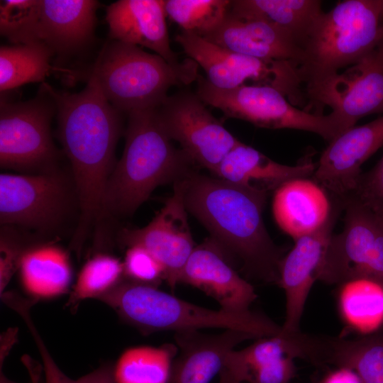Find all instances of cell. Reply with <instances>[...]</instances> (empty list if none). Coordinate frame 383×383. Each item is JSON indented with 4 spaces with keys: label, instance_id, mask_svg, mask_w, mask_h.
Segmentation results:
<instances>
[{
    "label": "cell",
    "instance_id": "1",
    "mask_svg": "<svg viewBox=\"0 0 383 383\" xmlns=\"http://www.w3.org/2000/svg\"><path fill=\"white\" fill-rule=\"evenodd\" d=\"M42 84L55 102L60 140L72 167L79 216L71 246L79 254L101 216L104 192L116 164L123 113L106 99L92 75L78 93Z\"/></svg>",
    "mask_w": 383,
    "mask_h": 383
},
{
    "label": "cell",
    "instance_id": "2",
    "mask_svg": "<svg viewBox=\"0 0 383 383\" xmlns=\"http://www.w3.org/2000/svg\"><path fill=\"white\" fill-rule=\"evenodd\" d=\"M182 184L187 211L206 227L228 257L238 260L248 276L279 284L284 255L263 221L267 193L195 170L182 179Z\"/></svg>",
    "mask_w": 383,
    "mask_h": 383
},
{
    "label": "cell",
    "instance_id": "3",
    "mask_svg": "<svg viewBox=\"0 0 383 383\" xmlns=\"http://www.w3.org/2000/svg\"><path fill=\"white\" fill-rule=\"evenodd\" d=\"M127 116L125 148L108 180L101 216L132 215L157 187L194 170L193 161L163 129L155 108Z\"/></svg>",
    "mask_w": 383,
    "mask_h": 383
},
{
    "label": "cell",
    "instance_id": "4",
    "mask_svg": "<svg viewBox=\"0 0 383 383\" xmlns=\"http://www.w3.org/2000/svg\"><path fill=\"white\" fill-rule=\"evenodd\" d=\"M111 307L125 323L143 334L175 333L218 328L246 332L256 339L278 335L282 327L262 313L222 309L211 310L180 299L157 287L123 279L98 299Z\"/></svg>",
    "mask_w": 383,
    "mask_h": 383
},
{
    "label": "cell",
    "instance_id": "5",
    "mask_svg": "<svg viewBox=\"0 0 383 383\" xmlns=\"http://www.w3.org/2000/svg\"><path fill=\"white\" fill-rule=\"evenodd\" d=\"M383 39V0H345L315 20L300 45L305 91L368 55Z\"/></svg>",
    "mask_w": 383,
    "mask_h": 383
},
{
    "label": "cell",
    "instance_id": "6",
    "mask_svg": "<svg viewBox=\"0 0 383 383\" xmlns=\"http://www.w3.org/2000/svg\"><path fill=\"white\" fill-rule=\"evenodd\" d=\"M199 74L198 65L190 58L172 65L139 46L111 40L101 50L90 75L110 104L128 114L156 108L167 97L170 87L189 85Z\"/></svg>",
    "mask_w": 383,
    "mask_h": 383
},
{
    "label": "cell",
    "instance_id": "7",
    "mask_svg": "<svg viewBox=\"0 0 383 383\" xmlns=\"http://www.w3.org/2000/svg\"><path fill=\"white\" fill-rule=\"evenodd\" d=\"M196 94L227 118L243 120L270 129H296L319 135L328 142L345 131L337 116L300 109L278 89L269 85L243 84L232 89L213 87L199 74Z\"/></svg>",
    "mask_w": 383,
    "mask_h": 383
},
{
    "label": "cell",
    "instance_id": "8",
    "mask_svg": "<svg viewBox=\"0 0 383 383\" xmlns=\"http://www.w3.org/2000/svg\"><path fill=\"white\" fill-rule=\"evenodd\" d=\"M184 52L204 70L207 81L220 89H232L248 80L269 85L281 91L294 106L305 99L297 66L290 61L265 60L225 49L186 31L175 37Z\"/></svg>",
    "mask_w": 383,
    "mask_h": 383
},
{
    "label": "cell",
    "instance_id": "9",
    "mask_svg": "<svg viewBox=\"0 0 383 383\" xmlns=\"http://www.w3.org/2000/svg\"><path fill=\"white\" fill-rule=\"evenodd\" d=\"M342 201L343 228L331 235L318 279L341 285L366 278L383 285V219L353 196Z\"/></svg>",
    "mask_w": 383,
    "mask_h": 383
},
{
    "label": "cell",
    "instance_id": "10",
    "mask_svg": "<svg viewBox=\"0 0 383 383\" xmlns=\"http://www.w3.org/2000/svg\"><path fill=\"white\" fill-rule=\"evenodd\" d=\"M42 92L26 101L1 99L0 165L4 169L42 173L56 169L58 151L50 123L55 102L42 84Z\"/></svg>",
    "mask_w": 383,
    "mask_h": 383
},
{
    "label": "cell",
    "instance_id": "11",
    "mask_svg": "<svg viewBox=\"0 0 383 383\" xmlns=\"http://www.w3.org/2000/svg\"><path fill=\"white\" fill-rule=\"evenodd\" d=\"M196 93L182 90L155 108L163 129L195 165L213 174L240 140L211 113Z\"/></svg>",
    "mask_w": 383,
    "mask_h": 383
},
{
    "label": "cell",
    "instance_id": "12",
    "mask_svg": "<svg viewBox=\"0 0 383 383\" xmlns=\"http://www.w3.org/2000/svg\"><path fill=\"white\" fill-rule=\"evenodd\" d=\"M56 169L31 174L0 175L1 226H21L40 231L58 226L65 218L72 194Z\"/></svg>",
    "mask_w": 383,
    "mask_h": 383
},
{
    "label": "cell",
    "instance_id": "13",
    "mask_svg": "<svg viewBox=\"0 0 383 383\" xmlns=\"http://www.w3.org/2000/svg\"><path fill=\"white\" fill-rule=\"evenodd\" d=\"M305 94L310 104L329 106L345 131L365 116L383 113V39L360 62Z\"/></svg>",
    "mask_w": 383,
    "mask_h": 383
},
{
    "label": "cell",
    "instance_id": "14",
    "mask_svg": "<svg viewBox=\"0 0 383 383\" xmlns=\"http://www.w3.org/2000/svg\"><path fill=\"white\" fill-rule=\"evenodd\" d=\"M173 193L145 226L124 228L119 243L128 248L140 245L161 263L165 280L172 288L179 284L181 272L195 248L184 200L182 179L173 184Z\"/></svg>",
    "mask_w": 383,
    "mask_h": 383
},
{
    "label": "cell",
    "instance_id": "15",
    "mask_svg": "<svg viewBox=\"0 0 383 383\" xmlns=\"http://www.w3.org/2000/svg\"><path fill=\"white\" fill-rule=\"evenodd\" d=\"M333 198V208L327 222L316 231L295 240L279 266V285L286 296L284 333L300 331L299 325L311 288L318 279L325 254L339 215L343 211L340 199Z\"/></svg>",
    "mask_w": 383,
    "mask_h": 383
},
{
    "label": "cell",
    "instance_id": "16",
    "mask_svg": "<svg viewBox=\"0 0 383 383\" xmlns=\"http://www.w3.org/2000/svg\"><path fill=\"white\" fill-rule=\"evenodd\" d=\"M383 146V116L353 126L329 142L323 151L313 179L333 197L343 199L355 190L361 166Z\"/></svg>",
    "mask_w": 383,
    "mask_h": 383
},
{
    "label": "cell",
    "instance_id": "17",
    "mask_svg": "<svg viewBox=\"0 0 383 383\" xmlns=\"http://www.w3.org/2000/svg\"><path fill=\"white\" fill-rule=\"evenodd\" d=\"M230 259L210 237L195 246L181 272L179 284L199 289L223 310L248 311L257 295L254 287L238 274Z\"/></svg>",
    "mask_w": 383,
    "mask_h": 383
},
{
    "label": "cell",
    "instance_id": "18",
    "mask_svg": "<svg viewBox=\"0 0 383 383\" xmlns=\"http://www.w3.org/2000/svg\"><path fill=\"white\" fill-rule=\"evenodd\" d=\"M204 38L238 54L265 60L290 61L297 67L302 58L298 44L287 32L229 10L220 26Z\"/></svg>",
    "mask_w": 383,
    "mask_h": 383
},
{
    "label": "cell",
    "instance_id": "19",
    "mask_svg": "<svg viewBox=\"0 0 383 383\" xmlns=\"http://www.w3.org/2000/svg\"><path fill=\"white\" fill-rule=\"evenodd\" d=\"M166 16L162 0H119L106 13L111 40L147 48L177 65L180 61L170 46Z\"/></svg>",
    "mask_w": 383,
    "mask_h": 383
},
{
    "label": "cell",
    "instance_id": "20",
    "mask_svg": "<svg viewBox=\"0 0 383 383\" xmlns=\"http://www.w3.org/2000/svg\"><path fill=\"white\" fill-rule=\"evenodd\" d=\"M179 353L174 358L168 383H209L219 374L227 355L240 343L256 339L235 329L210 335L199 330L175 333Z\"/></svg>",
    "mask_w": 383,
    "mask_h": 383
},
{
    "label": "cell",
    "instance_id": "21",
    "mask_svg": "<svg viewBox=\"0 0 383 383\" xmlns=\"http://www.w3.org/2000/svg\"><path fill=\"white\" fill-rule=\"evenodd\" d=\"M333 198L313 179L298 177L274 192L272 213L278 226L294 240L321 228L328 220Z\"/></svg>",
    "mask_w": 383,
    "mask_h": 383
},
{
    "label": "cell",
    "instance_id": "22",
    "mask_svg": "<svg viewBox=\"0 0 383 383\" xmlns=\"http://www.w3.org/2000/svg\"><path fill=\"white\" fill-rule=\"evenodd\" d=\"M98 6L93 0H38L36 41L54 55L82 48L93 37Z\"/></svg>",
    "mask_w": 383,
    "mask_h": 383
},
{
    "label": "cell",
    "instance_id": "23",
    "mask_svg": "<svg viewBox=\"0 0 383 383\" xmlns=\"http://www.w3.org/2000/svg\"><path fill=\"white\" fill-rule=\"evenodd\" d=\"M316 168V163L311 160L294 166L280 164L240 142L224 157L213 174L232 184L267 194L292 179L309 177Z\"/></svg>",
    "mask_w": 383,
    "mask_h": 383
},
{
    "label": "cell",
    "instance_id": "24",
    "mask_svg": "<svg viewBox=\"0 0 383 383\" xmlns=\"http://www.w3.org/2000/svg\"><path fill=\"white\" fill-rule=\"evenodd\" d=\"M21 283L36 301L67 292L72 267L67 252L50 243H37L23 254L18 267Z\"/></svg>",
    "mask_w": 383,
    "mask_h": 383
},
{
    "label": "cell",
    "instance_id": "25",
    "mask_svg": "<svg viewBox=\"0 0 383 383\" xmlns=\"http://www.w3.org/2000/svg\"><path fill=\"white\" fill-rule=\"evenodd\" d=\"M319 0H235L228 10L257 18L289 33L299 48L310 28L323 12Z\"/></svg>",
    "mask_w": 383,
    "mask_h": 383
},
{
    "label": "cell",
    "instance_id": "26",
    "mask_svg": "<svg viewBox=\"0 0 383 383\" xmlns=\"http://www.w3.org/2000/svg\"><path fill=\"white\" fill-rule=\"evenodd\" d=\"M53 55V52L40 42L1 46V92L27 83L43 82L52 69L50 60Z\"/></svg>",
    "mask_w": 383,
    "mask_h": 383
},
{
    "label": "cell",
    "instance_id": "27",
    "mask_svg": "<svg viewBox=\"0 0 383 383\" xmlns=\"http://www.w3.org/2000/svg\"><path fill=\"white\" fill-rule=\"evenodd\" d=\"M338 306L344 321L352 328L370 333L383 323V285L361 278L340 285Z\"/></svg>",
    "mask_w": 383,
    "mask_h": 383
},
{
    "label": "cell",
    "instance_id": "28",
    "mask_svg": "<svg viewBox=\"0 0 383 383\" xmlns=\"http://www.w3.org/2000/svg\"><path fill=\"white\" fill-rule=\"evenodd\" d=\"M326 364L355 370L363 383H383V335L328 337Z\"/></svg>",
    "mask_w": 383,
    "mask_h": 383
},
{
    "label": "cell",
    "instance_id": "29",
    "mask_svg": "<svg viewBox=\"0 0 383 383\" xmlns=\"http://www.w3.org/2000/svg\"><path fill=\"white\" fill-rule=\"evenodd\" d=\"M177 348L140 346L128 349L114 365L116 383H168Z\"/></svg>",
    "mask_w": 383,
    "mask_h": 383
},
{
    "label": "cell",
    "instance_id": "30",
    "mask_svg": "<svg viewBox=\"0 0 383 383\" xmlns=\"http://www.w3.org/2000/svg\"><path fill=\"white\" fill-rule=\"evenodd\" d=\"M123 275V262L120 260L106 253L94 255L79 272L66 306L76 311L82 301L98 299L120 283Z\"/></svg>",
    "mask_w": 383,
    "mask_h": 383
},
{
    "label": "cell",
    "instance_id": "31",
    "mask_svg": "<svg viewBox=\"0 0 383 383\" xmlns=\"http://www.w3.org/2000/svg\"><path fill=\"white\" fill-rule=\"evenodd\" d=\"M229 0H165L166 16L182 31L202 38L216 29L226 17Z\"/></svg>",
    "mask_w": 383,
    "mask_h": 383
},
{
    "label": "cell",
    "instance_id": "32",
    "mask_svg": "<svg viewBox=\"0 0 383 383\" xmlns=\"http://www.w3.org/2000/svg\"><path fill=\"white\" fill-rule=\"evenodd\" d=\"M38 0H6L0 4V31L14 45L36 41Z\"/></svg>",
    "mask_w": 383,
    "mask_h": 383
},
{
    "label": "cell",
    "instance_id": "33",
    "mask_svg": "<svg viewBox=\"0 0 383 383\" xmlns=\"http://www.w3.org/2000/svg\"><path fill=\"white\" fill-rule=\"evenodd\" d=\"M123 270L126 279L140 284L157 287L165 280V270L161 263L140 245L127 248Z\"/></svg>",
    "mask_w": 383,
    "mask_h": 383
},
{
    "label": "cell",
    "instance_id": "34",
    "mask_svg": "<svg viewBox=\"0 0 383 383\" xmlns=\"http://www.w3.org/2000/svg\"><path fill=\"white\" fill-rule=\"evenodd\" d=\"M33 306V304L28 301H21L14 306L13 311L21 316L27 326L38 350L43 362L45 383H81L79 379H73L67 376L55 362L33 321L30 314Z\"/></svg>",
    "mask_w": 383,
    "mask_h": 383
},
{
    "label": "cell",
    "instance_id": "35",
    "mask_svg": "<svg viewBox=\"0 0 383 383\" xmlns=\"http://www.w3.org/2000/svg\"><path fill=\"white\" fill-rule=\"evenodd\" d=\"M0 238V294L13 274L18 270L21 260L25 252L33 244L24 243L9 226H2Z\"/></svg>",
    "mask_w": 383,
    "mask_h": 383
},
{
    "label": "cell",
    "instance_id": "36",
    "mask_svg": "<svg viewBox=\"0 0 383 383\" xmlns=\"http://www.w3.org/2000/svg\"><path fill=\"white\" fill-rule=\"evenodd\" d=\"M350 196L383 219V156L372 169L360 175Z\"/></svg>",
    "mask_w": 383,
    "mask_h": 383
},
{
    "label": "cell",
    "instance_id": "37",
    "mask_svg": "<svg viewBox=\"0 0 383 383\" xmlns=\"http://www.w3.org/2000/svg\"><path fill=\"white\" fill-rule=\"evenodd\" d=\"M81 383H116L114 365L106 363L79 378Z\"/></svg>",
    "mask_w": 383,
    "mask_h": 383
},
{
    "label": "cell",
    "instance_id": "38",
    "mask_svg": "<svg viewBox=\"0 0 383 383\" xmlns=\"http://www.w3.org/2000/svg\"><path fill=\"white\" fill-rule=\"evenodd\" d=\"M323 383H363L360 377L353 370L346 367H337L329 372Z\"/></svg>",
    "mask_w": 383,
    "mask_h": 383
},
{
    "label": "cell",
    "instance_id": "39",
    "mask_svg": "<svg viewBox=\"0 0 383 383\" xmlns=\"http://www.w3.org/2000/svg\"><path fill=\"white\" fill-rule=\"evenodd\" d=\"M218 383H243L236 372L225 361L219 374Z\"/></svg>",
    "mask_w": 383,
    "mask_h": 383
},
{
    "label": "cell",
    "instance_id": "40",
    "mask_svg": "<svg viewBox=\"0 0 383 383\" xmlns=\"http://www.w3.org/2000/svg\"><path fill=\"white\" fill-rule=\"evenodd\" d=\"M33 377H32V381H30V382L28 383H35L33 380ZM0 383H18L16 382H14L11 379H10L9 378H8L4 371L2 370V365L0 364Z\"/></svg>",
    "mask_w": 383,
    "mask_h": 383
}]
</instances>
